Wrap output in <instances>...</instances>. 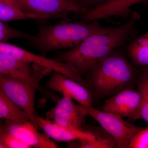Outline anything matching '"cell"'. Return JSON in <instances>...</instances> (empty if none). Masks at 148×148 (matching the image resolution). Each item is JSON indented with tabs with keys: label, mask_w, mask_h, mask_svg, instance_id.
<instances>
[{
	"label": "cell",
	"mask_w": 148,
	"mask_h": 148,
	"mask_svg": "<svg viewBox=\"0 0 148 148\" xmlns=\"http://www.w3.org/2000/svg\"><path fill=\"white\" fill-rule=\"evenodd\" d=\"M0 118L17 123L31 121L27 114L10 100L1 88Z\"/></svg>",
	"instance_id": "cell-16"
},
{
	"label": "cell",
	"mask_w": 148,
	"mask_h": 148,
	"mask_svg": "<svg viewBox=\"0 0 148 148\" xmlns=\"http://www.w3.org/2000/svg\"><path fill=\"white\" fill-rule=\"evenodd\" d=\"M36 121L39 128L42 129L49 137L56 141L69 142L81 139L93 140L95 138L90 132L66 128L47 118L36 116Z\"/></svg>",
	"instance_id": "cell-14"
},
{
	"label": "cell",
	"mask_w": 148,
	"mask_h": 148,
	"mask_svg": "<svg viewBox=\"0 0 148 148\" xmlns=\"http://www.w3.org/2000/svg\"><path fill=\"white\" fill-rule=\"evenodd\" d=\"M45 86L71 98L84 107H92L93 95L90 89L61 73L54 71Z\"/></svg>",
	"instance_id": "cell-8"
},
{
	"label": "cell",
	"mask_w": 148,
	"mask_h": 148,
	"mask_svg": "<svg viewBox=\"0 0 148 148\" xmlns=\"http://www.w3.org/2000/svg\"><path fill=\"white\" fill-rule=\"evenodd\" d=\"M145 0H108L98 7L88 11L82 15L83 21L90 22L114 17L129 18L134 11L132 6Z\"/></svg>",
	"instance_id": "cell-12"
},
{
	"label": "cell",
	"mask_w": 148,
	"mask_h": 148,
	"mask_svg": "<svg viewBox=\"0 0 148 148\" xmlns=\"http://www.w3.org/2000/svg\"><path fill=\"white\" fill-rule=\"evenodd\" d=\"M32 147L0 127V148H30Z\"/></svg>",
	"instance_id": "cell-21"
},
{
	"label": "cell",
	"mask_w": 148,
	"mask_h": 148,
	"mask_svg": "<svg viewBox=\"0 0 148 148\" xmlns=\"http://www.w3.org/2000/svg\"><path fill=\"white\" fill-rule=\"evenodd\" d=\"M50 17L46 15L27 12L21 9L11 7L0 3V21L5 22L28 19H46Z\"/></svg>",
	"instance_id": "cell-18"
},
{
	"label": "cell",
	"mask_w": 148,
	"mask_h": 148,
	"mask_svg": "<svg viewBox=\"0 0 148 148\" xmlns=\"http://www.w3.org/2000/svg\"><path fill=\"white\" fill-rule=\"evenodd\" d=\"M138 91L140 97L139 119L148 121V67L142 70L138 81Z\"/></svg>",
	"instance_id": "cell-19"
},
{
	"label": "cell",
	"mask_w": 148,
	"mask_h": 148,
	"mask_svg": "<svg viewBox=\"0 0 148 148\" xmlns=\"http://www.w3.org/2000/svg\"><path fill=\"white\" fill-rule=\"evenodd\" d=\"M72 1L79 6L83 10L84 13L88 11L91 10L98 7L108 1V0H72Z\"/></svg>",
	"instance_id": "cell-23"
},
{
	"label": "cell",
	"mask_w": 148,
	"mask_h": 148,
	"mask_svg": "<svg viewBox=\"0 0 148 148\" xmlns=\"http://www.w3.org/2000/svg\"><path fill=\"white\" fill-rule=\"evenodd\" d=\"M94 135L93 140L81 139L77 143L69 144V147L77 148H114L117 143L115 140L106 130L99 127H94L91 130L86 131Z\"/></svg>",
	"instance_id": "cell-15"
},
{
	"label": "cell",
	"mask_w": 148,
	"mask_h": 148,
	"mask_svg": "<svg viewBox=\"0 0 148 148\" xmlns=\"http://www.w3.org/2000/svg\"><path fill=\"white\" fill-rule=\"evenodd\" d=\"M0 88L6 95L27 114L37 129L35 112V95L37 88L34 86L0 75Z\"/></svg>",
	"instance_id": "cell-6"
},
{
	"label": "cell",
	"mask_w": 148,
	"mask_h": 148,
	"mask_svg": "<svg viewBox=\"0 0 148 148\" xmlns=\"http://www.w3.org/2000/svg\"><path fill=\"white\" fill-rule=\"evenodd\" d=\"M140 97L138 91L124 89L105 102L102 110L123 117L139 119Z\"/></svg>",
	"instance_id": "cell-10"
},
{
	"label": "cell",
	"mask_w": 148,
	"mask_h": 148,
	"mask_svg": "<svg viewBox=\"0 0 148 148\" xmlns=\"http://www.w3.org/2000/svg\"><path fill=\"white\" fill-rule=\"evenodd\" d=\"M32 63L0 52V75L28 83L38 88L39 81L32 69Z\"/></svg>",
	"instance_id": "cell-13"
},
{
	"label": "cell",
	"mask_w": 148,
	"mask_h": 148,
	"mask_svg": "<svg viewBox=\"0 0 148 148\" xmlns=\"http://www.w3.org/2000/svg\"><path fill=\"white\" fill-rule=\"evenodd\" d=\"M140 14L134 11L125 23L108 32L90 36L79 45L56 53L54 60L72 65L82 77L117 49L131 41L137 34Z\"/></svg>",
	"instance_id": "cell-1"
},
{
	"label": "cell",
	"mask_w": 148,
	"mask_h": 148,
	"mask_svg": "<svg viewBox=\"0 0 148 148\" xmlns=\"http://www.w3.org/2000/svg\"><path fill=\"white\" fill-rule=\"evenodd\" d=\"M86 116L81 105H77L73 99L63 96L54 108L48 112L46 118L61 126L74 130H83V122Z\"/></svg>",
	"instance_id": "cell-9"
},
{
	"label": "cell",
	"mask_w": 148,
	"mask_h": 148,
	"mask_svg": "<svg viewBox=\"0 0 148 148\" xmlns=\"http://www.w3.org/2000/svg\"><path fill=\"white\" fill-rule=\"evenodd\" d=\"M21 9L27 12L49 16L50 18L69 19L74 12L81 15L84 11L72 0H18Z\"/></svg>",
	"instance_id": "cell-7"
},
{
	"label": "cell",
	"mask_w": 148,
	"mask_h": 148,
	"mask_svg": "<svg viewBox=\"0 0 148 148\" xmlns=\"http://www.w3.org/2000/svg\"><path fill=\"white\" fill-rule=\"evenodd\" d=\"M129 148H148V127H143L134 136Z\"/></svg>",
	"instance_id": "cell-22"
},
{
	"label": "cell",
	"mask_w": 148,
	"mask_h": 148,
	"mask_svg": "<svg viewBox=\"0 0 148 148\" xmlns=\"http://www.w3.org/2000/svg\"><path fill=\"white\" fill-rule=\"evenodd\" d=\"M141 3L144 4V5H145L147 6H148V0H145V1H143Z\"/></svg>",
	"instance_id": "cell-25"
},
{
	"label": "cell",
	"mask_w": 148,
	"mask_h": 148,
	"mask_svg": "<svg viewBox=\"0 0 148 148\" xmlns=\"http://www.w3.org/2000/svg\"><path fill=\"white\" fill-rule=\"evenodd\" d=\"M7 22L0 21V42H6L11 38H26L30 39L33 35L18 31L10 27Z\"/></svg>",
	"instance_id": "cell-20"
},
{
	"label": "cell",
	"mask_w": 148,
	"mask_h": 148,
	"mask_svg": "<svg viewBox=\"0 0 148 148\" xmlns=\"http://www.w3.org/2000/svg\"><path fill=\"white\" fill-rule=\"evenodd\" d=\"M62 19L53 25L39 27L38 34L29 40L30 46L45 55L53 51L71 49L90 36L114 27L102 26L98 20L72 22L70 19Z\"/></svg>",
	"instance_id": "cell-2"
},
{
	"label": "cell",
	"mask_w": 148,
	"mask_h": 148,
	"mask_svg": "<svg viewBox=\"0 0 148 148\" xmlns=\"http://www.w3.org/2000/svg\"><path fill=\"white\" fill-rule=\"evenodd\" d=\"M127 52L136 65L148 67V32L132 41L127 47Z\"/></svg>",
	"instance_id": "cell-17"
},
{
	"label": "cell",
	"mask_w": 148,
	"mask_h": 148,
	"mask_svg": "<svg viewBox=\"0 0 148 148\" xmlns=\"http://www.w3.org/2000/svg\"><path fill=\"white\" fill-rule=\"evenodd\" d=\"M83 109L86 115L92 117L114 138L117 143L116 148H129L132 138L143 128L130 124L115 114L97 110L92 107L83 106Z\"/></svg>",
	"instance_id": "cell-4"
},
{
	"label": "cell",
	"mask_w": 148,
	"mask_h": 148,
	"mask_svg": "<svg viewBox=\"0 0 148 148\" xmlns=\"http://www.w3.org/2000/svg\"><path fill=\"white\" fill-rule=\"evenodd\" d=\"M87 73L89 78L86 82L90 88L99 94L108 95L124 90L132 81L134 71L124 56L114 51Z\"/></svg>",
	"instance_id": "cell-3"
},
{
	"label": "cell",
	"mask_w": 148,
	"mask_h": 148,
	"mask_svg": "<svg viewBox=\"0 0 148 148\" xmlns=\"http://www.w3.org/2000/svg\"><path fill=\"white\" fill-rule=\"evenodd\" d=\"M16 136L31 147L36 148H57L58 145L46 134H42L31 121L17 123L6 120L1 127Z\"/></svg>",
	"instance_id": "cell-11"
},
{
	"label": "cell",
	"mask_w": 148,
	"mask_h": 148,
	"mask_svg": "<svg viewBox=\"0 0 148 148\" xmlns=\"http://www.w3.org/2000/svg\"><path fill=\"white\" fill-rule=\"evenodd\" d=\"M0 3L14 8L21 9V5L18 0H0Z\"/></svg>",
	"instance_id": "cell-24"
},
{
	"label": "cell",
	"mask_w": 148,
	"mask_h": 148,
	"mask_svg": "<svg viewBox=\"0 0 148 148\" xmlns=\"http://www.w3.org/2000/svg\"><path fill=\"white\" fill-rule=\"evenodd\" d=\"M0 52L14 56L20 60L64 74L90 89L89 84L83 79L75 67L69 64L39 55L19 47L6 42H0Z\"/></svg>",
	"instance_id": "cell-5"
}]
</instances>
